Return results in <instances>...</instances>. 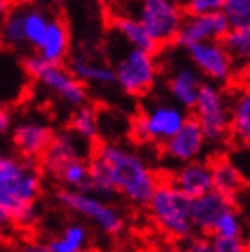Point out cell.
Here are the masks:
<instances>
[{
	"mask_svg": "<svg viewBox=\"0 0 250 252\" xmlns=\"http://www.w3.org/2000/svg\"><path fill=\"white\" fill-rule=\"evenodd\" d=\"M188 120L186 109L175 102H156L150 104L132 124V136L140 143L163 145Z\"/></svg>",
	"mask_w": 250,
	"mask_h": 252,
	"instance_id": "cell-6",
	"label": "cell"
},
{
	"mask_svg": "<svg viewBox=\"0 0 250 252\" xmlns=\"http://www.w3.org/2000/svg\"><path fill=\"white\" fill-rule=\"evenodd\" d=\"M234 200H238V202H236V206H238L240 213L243 215V219H245V222H247V229H249V240H250V186H249V188L241 189V193L238 195Z\"/></svg>",
	"mask_w": 250,
	"mask_h": 252,
	"instance_id": "cell-34",
	"label": "cell"
},
{
	"mask_svg": "<svg viewBox=\"0 0 250 252\" xmlns=\"http://www.w3.org/2000/svg\"><path fill=\"white\" fill-rule=\"evenodd\" d=\"M209 243L215 252H249L250 245L249 240H241V238H218L211 236Z\"/></svg>",
	"mask_w": 250,
	"mask_h": 252,
	"instance_id": "cell-32",
	"label": "cell"
},
{
	"mask_svg": "<svg viewBox=\"0 0 250 252\" xmlns=\"http://www.w3.org/2000/svg\"><path fill=\"white\" fill-rule=\"evenodd\" d=\"M186 252H215V251H213L209 240H206V238H193L191 242L188 243Z\"/></svg>",
	"mask_w": 250,
	"mask_h": 252,
	"instance_id": "cell-36",
	"label": "cell"
},
{
	"mask_svg": "<svg viewBox=\"0 0 250 252\" xmlns=\"http://www.w3.org/2000/svg\"><path fill=\"white\" fill-rule=\"evenodd\" d=\"M54 179L68 189H86L88 191V159H75L64 165Z\"/></svg>",
	"mask_w": 250,
	"mask_h": 252,
	"instance_id": "cell-30",
	"label": "cell"
},
{
	"mask_svg": "<svg viewBox=\"0 0 250 252\" xmlns=\"http://www.w3.org/2000/svg\"><path fill=\"white\" fill-rule=\"evenodd\" d=\"M247 149H250V143H249V145H247Z\"/></svg>",
	"mask_w": 250,
	"mask_h": 252,
	"instance_id": "cell-42",
	"label": "cell"
},
{
	"mask_svg": "<svg viewBox=\"0 0 250 252\" xmlns=\"http://www.w3.org/2000/svg\"><path fill=\"white\" fill-rule=\"evenodd\" d=\"M191 64L200 75L211 79V83H227L234 73V64L221 41H202L184 49Z\"/></svg>",
	"mask_w": 250,
	"mask_h": 252,
	"instance_id": "cell-10",
	"label": "cell"
},
{
	"mask_svg": "<svg viewBox=\"0 0 250 252\" xmlns=\"http://www.w3.org/2000/svg\"><path fill=\"white\" fill-rule=\"evenodd\" d=\"M234 68L250 70V25L231 27L221 39Z\"/></svg>",
	"mask_w": 250,
	"mask_h": 252,
	"instance_id": "cell-23",
	"label": "cell"
},
{
	"mask_svg": "<svg viewBox=\"0 0 250 252\" xmlns=\"http://www.w3.org/2000/svg\"><path fill=\"white\" fill-rule=\"evenodd\" d=\"M24 70L39 86L64 102L66 106L81 107L88 104L86 86L73 75L62 63H48L38 54L27 56L24 61Z\"/></svg>",
	"mask_w": 250,
	"mask_h": 252,
	"instance_id": "cell-4",
	"label": "cell"
},
{
	"mask_svg": "<svg viewBox=\"0 0 250 252\" xmlns=\"http://www.w3.org/2000/svg\"><path fill=\"white\" fill-rule=\"evenodd\" d=\"M249 252H250V249H249Z\"/></svg>",
	"mask_w": 250,
	"mask_h": 252,
	"instance_id": "cell-43",
	"label": "cell"
},
{
	"mask_svg": "<svg viewBox=\"0 0 250 252\" xmlns=\"http://www.w3.org/2000/svg\"><path fill=\"white\" fill-rule=\"evenodd\" d=\"M15 7H29V5H36L38 0H11Z\"/></svg>",
	"mask_w": 250,
	"mask_h": 252,
	"instance_id": "cell-40",
	"label": "cell"
},
{
	"mask_svg": "<svg viewBox=\"0 0 250 252\" xmlns=\"http://www.w3.org/2000/svg\"><path fill=\"white\" fill-rule=\"evenodd\" d=\"M11 229H15V225H13V220H11L9 213L5 209L0 208V236L7 234Z\"/></svg>",
	"mask_w": 250,
	"mask_h": 252,
	"instance_id": "cell-38",
	"label": "cell"
},
{
	"mask_svg": "<svg viewBox=\"0 0 250 252\" xmlns=\"http://www.w3.org/2000/svg\"><path fill=\"white\" fill-rule=\"evenodd\" d=\"M0 41L7 47H24V13L22 7H13L0 24Z\"/></svg>",
	"mask_w": 250,
	"mask_h": 252,
	"instance_id": "cell-29",
	"label": "cell"
},
{
	"mask_svg": "<svg viewBox=\"0 0 250 252\" xmlns=\"http://www.w3.org/2000/svg\"><path fill=\"white\" fill-rule=\"evenodd\" d=\"M56 2H59V4H66V2H70V0H56Z\"/></svg>",
	"mask_w": 250,
	"mask_h": 252,
	"instance_id": "cell-41",
	"label": "cell"
},
{
	"mask_svg": "<svg viewBox=\"0 0 250 252\" xmlns=\"http://www.w3.org/2000/svg\"><path fill=\"white\" fill-rule=\"evenodd\" d=\"M193 109V118L206 134L207 143H220L231 132V106L215 83H202Z\"/></svg>",
	"mask_w": 250,
	"mask_h": 252,
	"instance_id": "cell-7",
	"label": "cell"
},
{
	"mask_svg": "<svg viewBox=\"0 0 250 252\" xmlns=\"http://www.w3.org/2000/svg\"><path fill=\"white\" fill-rule=\"evenodd\" d=\"M156 54L141 49L129 47L127 52L113 66L115 70V84H118L122 92L129 95H143L156 84L157 79V63Z\"/></svg>",
	"mask_w": 250,
	"mask_h": 252,
	"instance_id": "cell-9",
	"label": "cell"
},
{
	"mask_svg": "<svg viewBox=\"0 0 250 252\" xmlns=\"http://www.w3.org/2000/svg\"><path fill=\"white\" fill-rule=\"evenodd\" d=\"M249 88H250V86H249Z\"/></svg>",
	"mask_w": 250,
	"mask_h": 252,
	"instance_id": "cell-44",
	"label": "cell"
},
{
	"mask_svg": "<svg viewBox=\"0 0 250 252\" xmlns=\"http://www.w3.org/2000/svg\"><path fill=\"white\" fill-rule=\"evenodd\" d=\"M202 83V75L193 64L175 66L168 77V92L172 95V100L184 109H191Z\"/></svg>",
	"mask_w": 250,
	"mask_h": 252,
	"instance_id": "cell-16",
	"label": "cell"
},
{
	"mask_svg": "<svg viewBox=\"0 0 250 252\" xmlns=\"http://www.w3.org/2000/svg\"><path fill=\"white\" fill-rule=\"evenodd\" d=\"M88 191L98 195V197H111L116 193V188L111 179L109 166L100 156L93 152V156L88 161Z\"/></svg>",
	"mask_w": 250,
	"mask_h": 252,
	"instance_id": "cell-26",
	"label": "cell"
},
{
	"mask_svg": "<svg viewBox=\"0 0 250 252\" xmlns=\"http://www.w3.org/2000/svg\"><path fill=\"white\" fill-rule=\"evenodd\" d=\"M189 206L191 199L186 197L172 181L157 183L147 204L157 227L175 240H189L195 233Z\"/></svg>",
	"mask_w": 250,
	"mask_h": 252,
	"instance_id": "cell-3",
	"label": "cell"
},
{
	"mask_svg": "<svg viewBox=\"0 0 250 252\" xmlns=\"http://www.w3.org/2000/svg\"><path fill=\"white\" fill-rule=\"evenodd\" d=\"M231 106V132L238 143L247 147L250 143V88L236 93L229 102Z\"/></svg>",
	"mask_w": 250,
	"mask_h": 252,
	"instance_id": "cell-22",
	"label": "cell"
},
{
	"mask_svg": "<svg viewBox=\"0 0 250 252\" xmlns=\"http://www.w3.org/2000/svg\"><path fill=\"white\" fill-rule=\"evenodd\" d=\"M75 134L81 138V140L88 141V143H93V141L98 140V134H100V127H98V118H96V113L93 107L81 106L73 111L72 118H70V127Z\"/></svg>",
	"mask_w": 250,
	"mask_h": 252,
	"instance_id": "cell-27",
	"label": "cell"
},
{
	"mask_svg": "<svg viewBox=\"0 0 250 252\" xmlns=\"http://www.w3.org/2000/svg\"><path fill=\"white\" fill-rule=\"evenodd\" d=\"M68 70L81 81L84 86H111L115 84V70L109 64L88 58L86 54H75L70 59Z\"/></svg>",
	"mask_w": 250,
	"mask_h": 252,
	"instance_id": "cell-19",
	"label": "cell"
},
{
	"mask_svg": "<svg viewBox=\"0 0 250 252\" xmlns=\"http://www.w3.org/2000/svg\"><path fill=\"white\" fill-rule=\"evenodd\" d=\"M88 145L90 143L81 140L72 129H61L54 132L50 145L41 156V159L38 161L41 174H47L48 177L54 179L64 165L75 159H86Z\"/></svg>",
	"mask_w": 250,
	"mask_h": 252,
	"instance_id": "cell-11",
	"label": "cell"
},
{
	"mask_svg": "<svg viewBox=\"0 0 250 252\" xmlns=\"http://www.w3.org/2000/svg\"><path fill=\"white\" fill-rule=\"evenodd\" d=\"M13 127V118L11 113L4 106H0V134H5Z\"/></svg>",
	"mask_w": 250,
	"mask_h": 252,
	"instance_id": "cell-37",
	"label": "cell"
},
{
	"mask_svg": "<svg viewBox=\"0 0 250 252\" xmlns=\"http://www.w3.org/2000/svg\"><path fill=\"white\" fill-rule=\"evenodd\" d=\"M172 183L183 191L186 197L195 199L213 189L211 166L206 161H191L181 165L172 177Z\"/></svg>",
	"mask_w": 250,
	"mask_h": 252,
	"instance_id": "cell-17",
	"label": "cell"
},
{
	"mask_svg": "<svg viewBox=\"0 0 250 252\" xmlns=\"http://www.w3.org/2000/svg\"><path fill=\"white\" fill-rule=\"evenodd\" d=\"M24 13V36L25 45L31 49L38 50L47 32L50 15L47 11L38 7V5H29V7H22Z\"/></svg>",
	"mask_w": 250,
	"mask_h": 252,
	"instance_id": "cell-25",
	"label": "cell"
},
{
	"mask_svg": "<svg viewBox=\"0 0 250 252\" xmlns=\"http://www.w3.org/2000/svg\"><path fill=\"white\" fill-rule=\"evenodd\" d=\"M11 252H50L47 243L36 242V240H27V242L18 243Z\"/></svg>",
	"mask_w": 250,
	"mask_h": 252,
	"instance_id": "cell-35",
	"label": "cell"
},
{
	"mask_svg": "<svg viewBox=\"0 0 250 252\" xmlns=\"http://www.w3.org/2000/svg\"><path fill=\"white\" fill-rule=\"evenodd\" d=\"M96 154L106 161L116 193L134 206H147L157 186V175L138 152L120 143H102Z\"/></svg>",
	"mask_w": 250,
	"mask_h": 252,
	"instance_id": "cell-2",
	"label": "cell"
},
{
	"mask_svg": "<svg viewBox=\"0 0 250 252\" xmlns=\"http://www.w3.org/2000/svg\"><path fill=\"white\" fill-rule=\"evenodd\" d=\"M213 174V189H217L218 193L236 199L241 193V189L245 188V179L240 174V170L231 161V158L221 156L215 158L209 163Z\"/></svg>",
	"mask_w": 250,
	"mask_h": 252,
	"instance_id": "cell-20",
	"label": "cell"
},
{
	"mask_svg": "<svg viewBox=\"0 0 250 252\" xmlns=\"http://www.w3.org/2000/svg\"><path fill=\"white\" fill-rule=\"evenodd\" d=\"M221 13L231 27L250 25V0H225Z\"/></svg>",
	"mask_w": 250,
	"mask_h": 252,
	"instance_id": "cell-31",
	"label": "cell"
},
{
	"mask_svg": "<svg viewBox=\"0 0 250 252\" xmlns=\"http://www.w3.org/2000/svg\"><path fill=\"white\" fill-rule=\"evenodd\" d=\"M232 208H236V200L218 193L217 189H211L200 197H195L191 199V206H189L193 229L202 234H211L218 219Z\"/></svg>",
	"mask_w": 250,
	"mask_h": 252,
	"instance_id": "cell-15",
	"label": "cell"
},
{
	"mask_svg": "<svg viewBox=\"0 0 250 252\" xmlns=\"http://www.w3.org/2000/svg\"><path fill=\"white\" fill-rule=\"evenodd\" d=\"M213 236L218 238H241V240H249V229L243 215L240 213L238 206L221 215L218 222L213 227Z\"/></svg>",
	"mask_w": 250,
	"mask_h": 252,
	"instance_id": "cell-28",
	"label": "cell"
},
{
	"mask_svg": "<svg viewBox=\"0 0 250 252\" xmlns=\"http://www.w3.org/2000/svg\"><path fill=\"white\" fill-rule=\"evenodd\" d=\"M56 199H58L59 206L79 215L88 222H92L100 233L116 236L124 231L125 222L120 211L92 191L62 188L58 191Z\"/></svg>",
	"mask_w": 250,
	"mask_h": 252,
	"instance_id": "cell-5",
	"label": "cell"
},
{
	"mask_svg": "<svg viewBox=\"0 0 250 252\" xmlns=\"http://www.w3.org/2000/svg\"><path fill=\"white\" fill-rule=\"evenodd\" d=\"M54 129L41 118H24L13 126V145L20 158L38 163L54 138Z\"/></svg>",
	"mask_w": 250,
	"mask_h": 252,
	"instance_id": "cell-13",
	"label": "cell"
},
{
	"mask_svg": "<svg viewBox=\"0 0 250 252\" xmlns=\"http://www.w3.org/2000/svg\"><path fill=\"white\" fill-rule=\"evenodd\" d=\"M225 0H186L184 11L188 15H204V13H218L223 9Z\"/></svg>",
	"mask_w": 250,
	"mask_h": 252,
	"instance_id": "cell-33",
	"label": "cell"
},
{
	"mask_svg": "<svg viewBox=\"0 0 250 252\" xmlns=\"http://www.w3.org/2000/svg\"><path fill=\"white\" fill-rule=\"evenodd\" d=\"M184 5L177 0H138V16L157 47L173 43L184 22Z\"/></svg>",
	"mask_w": 250,
	"mask_h": 252,
	"instance_id": "cell-8",
	"label": "cell"
},
{
	"mask_svg": "<svg viewBox=\"0 0 250 252\" xmlns=\"http://www.w3.org/2000/svg\"><path fill=\"white\" fill-rule=\"evenodd\" d=\"M13 7H15V5H13L11 0H0V24L4 22V18L9 15V11L13 9Z\"/></svg>",
	"mask_w": 250,
	"mask_h": 252,
	"instance_id": "cell-39",
	"label": "cell"
},
{
	"mask_svg": "<svg viewBox=\"0 0 250 252\" xmlns=\"http://www.w3.org/2000/svg\"><path fill=\"white\" fill-rule=\"evenodd\" d=\"M111 29L115 31L125 43L132 47V49H141L152 54L157 52V43L150 38L147 29L140 24V20L134 18V16H115L113 22H111Z\"/></svg>",
	"mask_w": 250,
	"mask_h": 252,
	"instance_id": "cell-21",
	"label": "cell"
},
{
	"mask_svg": "<svg viewBox=\"0 0 250 252\" xmlns=\"http://www.w3.org/2000/svg\"><path fill=\"white\" fill-rule=\"evenodd\" d=\"M90 242V231L84 223L72 222L64 225L58 236L47 243L50 252H84Z\"/></svg>",
	"mask_w": 250,
	"mask_h": 252,
	"instance_id": "cell-24",
	"label": "cell"
},
{
	"mask_svg": "<svg viewBox=\"0 0 250 252\" xmlns=\"http://www.w3.org/2000/svg\"><path fill=\"white\" fill-rule=\"evenodd\" d=\"M68 52H70V32L66 24L59 16H50L45 38L36 54L48 63H64Z\"/></svg>",
	"mask_w": 250,
	"mask_h": 252,
	"instance_id": "cell-18",
	"label": "cell"
},
{
	"mask_svg": "<svg viewBox=\"0 0 250 252\" xmlns=\"http://www.w3.org/2000/svg\"><path fill=\"white\" fill-rule=\"evenodd\" d=\"M207 145L202 127L193 117H188L175 134L163 143V156L173 165H186L191 161H198Z\"/></svg>",
	"mask_w": 250,
	"mask_h": 252,
	"instance_id": "cell-14",
	"label": "cell"
},
{
	"mask_svg": "<svg viewBox=\"0 0 250 252\" xmlns=\"http://www.w3.org/2000/svg\"><path fill=\"white\" fill-rule=\"evenodd\" d=\"M229 29L231 25L221 11L204 13V15H186L173 43L186 49L189 45L202 41H221Z\"/></svg>",
	"mask_w": 250,
	"mask_h": 252,
	"instance_id": "cell-12",
	"label": "cell"
},
{
	"mask_svg": "<svg viewBox=\"0 0 250 252\" xmlns=\"http://www.w3.org/2000/svg\"><path fill=\"white\" fill-rule=\"evenodd\" d=\"M43 175L36 163L0 154V208L9 213L16 229H29L38 220V199Z\"/></svg>",
	"mask_w": 250,
	"mask_h": 252,
	"instance_id": "cell-1",
	"label": "cell"
}]
</instances>
